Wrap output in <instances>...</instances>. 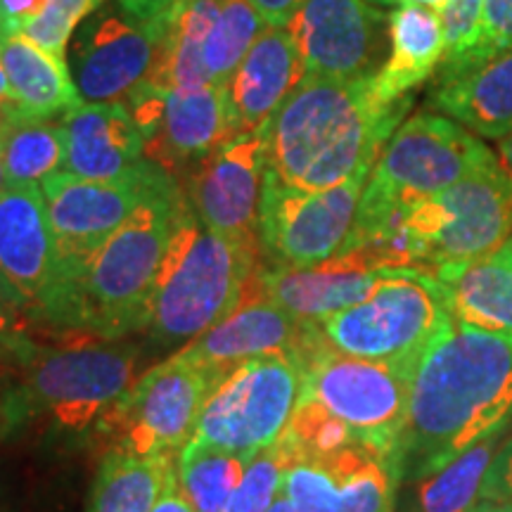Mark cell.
<instances>
[{
    "label": "cell",
    "mask_w": 512,
    "mask_h": 512,
    "mask_svg": "<svg viewBox=\"0 0 512 512\" xmlns=\"http://www.w3.org/2000/svg\"><path fill=\"white\" fill-rule=\"evenodd\" d=\"M169 178H174L169 171L145 159L131 174L114 181H88L67 171H57L41 181L57 247V280L38 323H43L57 294L79 278L88 259Z\"/></svg>",
    "instance_id": "30bf717a"
},
{
    "label": "cell",
    "mask_w": 512,
    "mask_h": 512,
    "mask_svg": "<svg viewBox=\"0 0 512 512\" xmlns=\"http://www.w3.org/2000/svg\"><path fill=\"white\" fill-rule=\"evenodd\" d=\"M512 420V337L451 325L420 356L399 444L401 479H422Z\"/></svg>",
    "instance_id": "6da1fadb"
},
{
    "label": "cell",
    "mask_w": 512,
    "mask_h": 512,
    "mask_svg": "<svg viewBox=\"0 0 512 512\" xmlns=\"http://www.w3.org/2000/svg\"><path fill=\"white\" fill-rule=\"evenodd\" d=\"M124 102L145 138V159L174 178L235 138L228 86L171 91L145 81Z\"/></svg>",
    "instance_id": "9a60e30c"
},
{
    "label": "cell",
    "mask_w": 512,
    "mask_h": 512,
    "mask_svg": "<svg viewBox=\"0 0 512 512\" xmlns=\"http://www.w3.org/2000/svg\"><path fill=\"white\" fill-rule=\"evenodd\" d=\"M498 159L458 121L418 112L403 121L377 157L358 204L354 242L368 240L406 209L465 181Z\"/></svg>",
    "instance_id": "5b68a950"
},
{
    "label": "cell",
    "mask_w": 512,
    "mask_h": 512,
    "mask_svg": "<svg viewBox=\"0 0 512 512\" xmlns=\"http://www.w3.org/2000/svg\"><path fill=\"white\" fill-rule=\"evenodd\" d=\"M183 202L176 178L159 185L57 294L43 325L102 339L147 330L157 275Z\"/></svg>",
    "instance_id": "3957f363"
},
{
    "label": "cell",
    "mask_w": 512,
    "mask_h": 512,
    "mask_svg": "<svg viewBox=\"0 0 512 512\" xmlns=\"http://www.w3.org/2000/svg\"><path fill=\"white\" fill-rule=\"evenodd\" d=\"M373 79L299 83L268 124V178L318 192L373 171L413 105L411 95L382 102Z\"/></svg>",
    "instance_id": "7a4b0ae2"
},
{
    "label": "cell",
    "mask_w": 512,
    "mask_h": 512,
    "mask_svg": "<svg viewBox=\"0 0 512 512\" xmlns=\"http://www.w3.org/2000/svg\"><path fill=\"white\" fill-rule=\"evenodd\" d=\"M57 280V247L41 183L0 192V287L19 316L41 320Z\"/></svg>",
    "instance_id": "d6986e66"
},
{
    "label": "cell",
    "mask_w": 512,
    "mask_h": 512,
    "mask_svg": "<svg viewBox=\"0 0 512 512\" xmlns=\"http://www.w3.org/2000/svg\"><path fill=\"white\" fill-rule=\"evenodd\" d=\"M475 512H512L510 505H479Z\"/></svg>",
    "instance_id": "681fc988"
},
{
    "label": "cell",
    "mask_w": 512,
    "mask_h": 512,
    "mask_svg": "<svg viewBox=\"0 0 512 512\" xmlns=\"http://www.w3.org/2000/svg\"><path fill=\"white\" fill-rule=\"evenodd\" d=\"M264 29V19L249 0H221L219 19L207 48V69L214 86H228Z\"/></svg>",
    "instance_id": "d6a6232c"
},
{
    "label": "cell",
    "mask_w": 512,
    "mask_h": 512,
    "mask_svg": "<svg viewBox=\"0 0 512 512\" xmlns=\"http://www.w3.org/2000/svg\"><path fill=\"white\" fill-rule=\"evenodd\" d=\"M219 10L221 0H178L164 17L162 46L147 83L171 91L214 86L207 69V48Z\"/></svg>",
    "instance_id": "83f0119b"
},
{
    "label": "cell",
    "mask_w": 512,
    "mask_h": 512,
    "mask_svg": "<svg viewBox=\"0 0 512 512\" xmlns=\"http://www.w3.org/2000/svg\"><path fill=\"white\" fill-rule=\"evenodd\" d=\"M105 0H46L41 15L24 24L19 34L34 41L46 53L67 60V46L74 31L86 17H91Z\"/></svg>",
    "instance_id": "8d00e7d4"
},
{
    "label": "cell",
    "mask_w": 512,
    "mask_h": 512,
    "mask_svg": "<svg viewBox=\"0 0 512 512\" xmlns=\"http://www.w3.org/2000/svg\"><path fill=\"white\" fill-rule=\"evenodd\" d=\"M10 83H8V76H5V67H3V60H0V107H8L10 105Z\"/></svg>",
    "instance_id": "7dc6e473"
},
{
    "label": "cell",
    "mask_w": 512,
    "mask_h": 512,
    "mask_svg": "<svg viewBox=\"0 0 512 512\" xmlns=\"http://www.w3.org/2000/svg\"><path fill=\"white\" fill-rule=\"evenodd\" d=\"M370 174L363 171L318 192L285 188L266 174L259 233L271 264L306 268L342 254L354 238L358 204Z\"/></svg>",
    "instance_id": "4fadbf2b"
},
{
    "label": "cell",
    "mask_w": 512,
    "mask_h": 512,
    "mask_svg": "<svg viewBox=\"0 0 512 512\" xmlns=\"http://www.w3.org/2000/svg\"><path fill=\"white\" fill-rule=\"evenodd\" d=\"M451 320L444 292L432 275L418 268H389L366 299L318 325L330 347L342 354L418 366Z\"/></svg>",
    "instance_id": "ba28073f"
},
{
    "label": "cell",
    "mask_w": 512,
    "mask_h": 512,
    "mask_svg": "<svg viewBox=\"0 0 512 512\" xmlns=\"http://www.w3.org/2000/svg\"><path fill=\"white\" fill-rule=\"evenodd\" d=\"M510 242H512V238H510Z\"/></svg>",
    "instance_id": "11a10c76"
},
{
    "label": "cell",
    "mask_w": 512,
    "mask_h": 512,
    "mask_svg": "<svg viewBox=\"0 0 512 512\" xmlns=\"http://www.w3.org/2000/svg\"><path fill=\"white\" fill-rule=\"evenodd\" d=\"M0 422H5V420H3V413H0Z\"/></svg>",
    "instance_id": "db71d44e"
},
{
    "label": "cell",
    "mask_w": 512,
    "mask_h": 512,
    "mask_svg": "<svg viewBox=\"0 0 512 512\" xmlns=\"http://www.w3.org/2000/svg\"><path fill=\"white\" fill-rule=\"evenodd\" d=\"M0 133H3V107H0Z\"/></svg>",
    "instance_id": "f5cc1de1"
},
{
    "label": "cell",
    "mask_w": 512,
    "mask_h": 512,
    "mask_svg": "<svg viewBox=\"0 0 512 512\" xmlns=\"http://www.w3.org/2000/svg\"><path fill=\"white\" fill-rule=\"evenodd\" d=\"M43 8L46 0H0V31H22Z\"/></svg>",
    "instance_id": "ab89813d"
},
{
    "label": "cell",
    "mask_w": 512,
    "mask_h": 512,
    "mask_svg": "<svg viewBox=\"0 0 512 512\" xmlns=\"http://www.w3.org/2000/svg\"><path fill=\"white\" fill-rule=\"evenodd\" d=\"M508 50H512V0H484L475 46L460 55L456 62L441 64L437 81L472 72Z\"/></svg>",
    "instance_id": "d590c367"
},
{
    "label": "cell",
    "mask_w": 512,
    "mask_h": 512,
    "mask_svg": "<svg viewBox=\"0 0 512 512\" xmlns=\"http://www.w3.org/2000/svg\"><path fill=\"white\" fill-rule=\"evenodd\" d=\"M370 3H380V5H394V3H399V0H370Z\"/></svg>",
    "instance_id": "816d5d0a"
},
{
    "label": "cell",
    "mask_w": 512,
    "mask_h": 512,
    "mask_svg": "<svg viewBox=\"0 0 512 512\" xmlns=\"http://www.w3.org/2000/svg\"><path fill=\"white\" fill-rule=\"evenodd\" d=\"M27 354V373L5 399V427L36 415H50L67 430H86L133 387L138 349L119 339L83 335L50 349L19 347Z\"/></svg>",
    "instance_id": "8992f818"
},
{
    "label": "cell",
    "mask_w": 512,
    "mask_h": 512,
    "mask_svg": "<svg viewBox=\"0 0 512 512\" xmlns=\"http://www.w3.org/2000/svg\"><path fill=\"white\" fill-rule=\"evenodd\" d=\"M8 188V178H5V169H3V162H0V192Z\"/></svg>",
    "instance_id": "f907efd6"
},
{
    "label": "cell",
    "mask_w": 512,
    "mask_h": 512,
    "mask_svg": "<svg viewBox=\"0 0 512 512\" xmlns=\"http://www.w3.org/2000/svg\"><path fill=\"white\" fill-rule=\"evenodd\" d=\"M249 458L188 441L174 460L176 482L197 512H223L245 477Z\"/></svg>",
    "instance_id": "1f68e13d"
},
{
    "label": "cell",
    "mask_w": 512,
    "mask_h": 512,
    "mask_svg": "<svg viewBox=\"0 0 512 512\" xmlns=\"http://www.w3.org/2000/svg\"><path fill=\"white\" fill-rule=\"evenodd\" d=\"M176 456H136L112 448L93 482L88 512H152L162 496Z\"/></svg>",
    "instance_id": "f1b7e54d"
},
{
    "label": "cell",
    "mask_w": 512,
    "mask_h": 512,
    "mask_svg": "<svg viewBox=\"0 0 512 512\" xmlns=\"http://www.w3.org/2000/svg\"><path fill=\"white\" fill-rule=\"evenodd\" d=\"M399 460L356 441L332 456L292 463L283 496L299 512H394Z\"/></svg>",
    "instance_id": "ffe728a7"
},
{
    "label": "cell",
    "mask_w": 512,
    "mask_h": 512,
    "mask_svg": "<svg viewBox=\"0 0 512 512\" xmlns=\"http://www.w3.org/2000/svg\"><path fill=\"white\" fill-rule=\"evenodd\" d=\"M117 3L136 17L152 22V19H162L169 15V10L174 8L178 0H117Z\"/></svg>",
    "instance_id": "7bdbcfd3"
},
{
    "label": "cell",
    "mask_w": 512,
    "mask_h": 512,
    "mask_svg": "<svg viewBox=\"0 0 512 512\" xmlns=\"http://www.w3.org/2000/svg\"><path fill=\"white\" fill-rule=\"evenodd\" d=\"M382 271H389V266L380 254L366 245H354L316 266H264L261 292L292 316L323 323L366 299Z\"/></svg>",
    "instance_id": "44dd1931"
},
{
    "label": "cell",
    "mask_w": 512,
    "mask_h": 512,
    "mask_svg": "<svg viewBox=\"0 0 512 512\" xmlns=\"http://www.w3.org/2000/svg\"><path fill=\"white\" fill-rule=\"evenodd\" d=\"M484 0H451V5L441 12V27H444V57L441 64L456 62L460 55L475 46L479 24H482Z\"/></svg>",
    "instance_id": "74e56055"
},
{
    "label": "cell",
    "mask_w": 512,
    "mask_h": 512,
    "mask_svg": "<svg viewBox=\"0 0 512 512\" xmlns=\"http://www.w3.org/2000/svg\"><path fill=\"white\" fill-rule=\"evenodd\" d=\"M498 159H501L503 169L512 174V133L508 138H503L501 145H498Z\"/></svg>",
    "instance_id": "bcb514c9"
},
{
    "label": "cell",
    "mask_w": 512,
    "mask_h": 512,
    "mask_svg": "<svg viewBox=\"0 0 512 512\" xmlns=\"http://www.w3.org/2000/svg\"><path fill=\"white\" fill-rule=\"evenodd\" d=\"M152 512H197L188 501H185L181 489H178L174 470H171L169 482H166L162 496H159V501L155 508H152Z\"/></svg>",
    "instance_id": "ee69618b"
},
{
    "label": "cell",
    "mask_w": 512,
    "mask_h": 512,
    "mask_svg": "<svg viewBox=\"0 0 512 512\" xmlns=\"http://www.w3.org/2000/svg\"><path fill=\"white\" fill-rule=\"evenodd\" d=\"M413 373L411 363L349 356L325 339L304 363V396L328 408L358 439L399 460Z\"/></svg>",
    "instance_id": "8fae6325"
},
{
    "label": "cell",
    "mask_w": 512,
    "mask_h": 512,
    "mask_svg": "<svg viewBox=\"0 0 512 512\" xmlns=\"http://www.w3.org/2000/svg\"><path fill=\"white\" fill-rule=\"evenodd\" d=\"M290 467V456L280 444L264 448L249 460L245 477L223 512H268L273 503L283 496L285 472Z\"/></svg>",
    "instance_id": "e575fe53"
},
{
    "label": "cell",
    "mask_w": 512,
    "mask_h": 512,
    "mask_svg": "<svg viewBox=\"0 0 512 512\" xmlns=\"http://www.w3.org/2000/svg\"><path fill=\"white\" fill-rule=\"evenodd\" d=\"M22 328H24V318L19 316L15 304L10 302L8 294H5L3 287H0V344H5V347H12V349L22 347L24 344Z\"/></svg>",
    "instance_id": "b9f144b4"
},
{
    "label": "cell",
    "mask_w": 512,
    "mask_h": 512,
    "mask_svg": "<svg viewBox=\"0 0 512 512\" xmlns=\"http://www.w3.org/2000/svg\"><path fill=\"white\" fill-rule=\"evenodd\" d=\"M164 17L140 19L121 8L117 0H105L74 31L67 48V64L76 91L88 102L126 100L140 83L150 79L159 46Z\"/></svg>",
    "instance_id": "5bb4252c"
},
{
    "label": "cell",
    "mask_w": 512,
    "mask_h": 512,
    "mask_svg": "<svg viewBox=\"0 0 512 512\" xmlns=\"http://www.w3.org/2000/svg\"><path fill=\"white\" fill-rule=\"evenodd\" d=\"M287 29L304 79H370L389 46V19L370 0H306Z\"/></svg>",
    "instance_id": "ac0fdd59"
},
{
    "label": "cell",
    "mask_w": 512,
    "mask_h": 512,
    "mask_svg": "<svg viewBox=\"0 0 512 512\" xmlns=\"http://www.w3.org/2000/svg\"><path fill=\"white\" fill-rule=\"evenodd\" d=\"M401 5H420V8H427L432 12H437V15H441L448 5H451V0H399Z\"/></svg>",
    "instance_id": "f6af8a7d"
},
{
    "label": "cell",
    "mask_w": 512,
    "mask_h": 512,
    "mask_svg": "<svg viewBox=\"0 0 512 512\" xmlns=\"http://www.w3.org/2000/svg\"><path fill=\"white\" fill-rule=\"evenodd\" d=\"M268 124L254 133H242L228 140L188 171L183 188L185 200L202 226L214 233L233 240L261 242Z\"/></svg>",
    "instance_id": "e0dca14e"
},
{
    "label": "cell",
    "mask_w": 512,
    "mask_h": 512,
    "mask_svg": "<svg viewBox=\"0 0 512 512\" xmlns=\"http://www.w3.org/2000/svg\"><path fill=\"white\" fill-rule=\"evenodd\" d=\"M261 261V242L214 233L185 200L157 275L147 323L152 342L162 349H183L221 323L238 309L249 280L264 268Z\"/></svg>",
    "instance_id": "277c9868"
},
{
    "label": "cell",
    "mask_w": 512,
    "mask_h": 512,
    "mask_svg": "<svg viewBox=\"0 0 512 512\" xmlns=\"http://www.w3.org/2000/svg\"><path fill=\"white\" fill-rule=\"evenodd\" d=\"M266 27H287L306 0H249Z\"/></svg>",
    "instance_id": "60d3db41"
},
{
    "label": "cell",
    "mask_w": 512,
    "mask_h": 512,
    "mask_svg": "<svg viewBox=\"0 0 512 512\" xmlns=\"http://www.w3.org/2000/svg\"><path fill=\"white\" fill-rule=\"evenodd\" d=\"M482 505H510L512 508V437L503 441L491 460L482 491Z\"/></svg>",
    "instance_id": "f35d334b"
},
{
    "label": "cell",
    "mask_w": 512,
    "mask_h": 512,
    "mask_svg": "<svg viewBox=\"0 0 512 512\" xmlns=\"http://www.w3.org/2000/svg\"><path fill=\"white\" fill-rule=\"evenodd\" d=\"M444 27L437 12L401 5L389 17V57L375 74L373 86L382 102H396L427 81L444 57Z\"/></svg>",
    "instance_id": "4316f807"
},
{
    "label": "cell",
    "mask_w": 512,
    "mask_h": 512,
    "mask_svg": "<svg viewBox=\"0 0 512 512\" xmlns=\"http://www.w3.org/2000/svg\"><path fill=\"white\" fill-rule=\"evenodd\" d=\"M356 441L361 439L351 432V427L335 418L318 401L306 399V396H302L290 425L280 437V444L290 456V465L332 456V453L342 451Z\"/></svg>",
    "instance_id": "836d02e7"
},
{
    "label": "cell",
    "mask_w": 512,
    "mask_h": 512,
    "mask_svg": "<svg viewBox=\"0 0 512 512\" xmlns=\"http://www.w3.org/2000/svg\"><path fill=\"white\" fill-rule=\"evenodd\" d=\"M413 268L434 275L501 249L512 238V174L494 162L403 211Z\"/></svg>",
    "instance_id": "52a82bcc"
},
{
    "label": "cell",
    "mask_w": 512,
    "mask_h": 512,
    "mask_svg": "<svg viewBox=\"0 0 512 512\" xmlns=\"http://www.w3.org/2000/svg\"><path fill=\"white\" fill-rule=\"evenodd\" d=\"M62 171L88 181H114L145 162V138L124 100L83 102L60 119Z\"/></svg>",
    "instance_id": "7402d4cb"
},
{
    "label": "cell",
    "mask_w": 512,
    "mask_h": 512,
    "mask_svg": "<svg viewBox=\"0 0 512 512\" xmlns=\"http://www.w3.org/2000/svg\"><path fill=\"white\" fill-rule=\"evenodd\" d=\"M430 105L482 138L512 133V50L472 72L437 81Z\"/></svg>",
    "instance_id": "484cf974"
},
{
    "label": "cell",
    "mask_w": 512,
    "mask_h": 512,
    "mask_svg": "<svg viewBox=\"0 0 512 512\" xmlns=\"http://www.w3.org/2000/svg\"><path fill=\"white\" fill-rule=\"evenodd\" d=\"M0 60L10 83L8 110L31 121H60L83 105L67 60L46 53L19 31H0Z\"/></svg>",
    "instance_id": "cb8c5ba5"
},
{
    "label": "cell",
    "mask_w": 512,
    "mask_h": 512,
    "mask_svg": "<svg viewBox=\"0 0 512 512\" xmlns=\"http://www.w3.org/2000/svg\"><path fill=\"white\" fill-rule=\"evenodd\" d=\"M0 162L8 185L41 183L64 166V131L60 121H31L3 107Z\"/></svg>",
    "instance_id": "4dcf8cb0"
},
{
    "label": "cell",
    "mask_w": 512,
    "mask_h": 512,
    "mask_svg": "<svg viewBox=\"0 0 512 512\" xmlns=\"http://www.w3.org/2000/svg\"><path fill=\"white\" fill-rule=\"evenodd\" d=\"M323 342L318 323L292 316L264 297L259 271L249 280L238 309L176 354L202 366L216 384L230 370L261 356H290L304 368Z\"/></svg>",
    "instance_id": "2e32d148"
},
{
    "label": "cell",
    "mask_w": 512,
    "mask_h": 512,
    "mask_svg": "<svg viewBox=\"0 0 512 512\" xmlns=\"http://www.w3.org/2000/svg\"><path fill=\"white\" fill-rule=\"evenodd\" d=\"M437 280L458 323L512 337V242L498 252L441 268Z\"/></svg>",
    "instance_id": "d4e9b609"
},
{
    "label": "cell",
    "mask_w": 512,
    "mask_h": 512,
    "mask_svg": "<svg viewBox=\"0 0 512 512\" xmlns=\"http://www.w3.org/2000/svg\"><path fill=\"white\" fill-rule=\"evenodd\" d=\"M211 387L214 380L207 370L174 354L107 408L98 432L110 437L114 448L136 456H174L195 434Z\"/></svg>",
    "instance_id": "7c38bea8"
},
{
    "label": "cell",
    "mask_w": 512,
    "mask_h": 512,
    "mask_svg": "<svg viewBox=\"0 0 512 512\" xmlns=\"http://www.w3.org/2000/svg\"><path fill=\"white\" fill-rule=\"evenodd\" d=\"M304 368L290 356L247 361L211 387L190 441L252 460L283 437L304 396Z\"/></svg>",
    "instance_id": "9c48e42d"
},
{
    "label": "cell",
    "mask_w": 512,
    "mask_h": 512,
    "mask_svg": "<svg viewBox=\"0 0 512 512\" xmlns=\"http://www.w3.org/2000/svg\"><path fill=\"white\" fill-rule=\"evenodd\" d=\"M268 512H299L297 508H294V505L290 503V501H287V498L285 496H280L278 498V501H275L273 503V508L271 510H268Z\"/></svg>",
    "instance_id": "c3c4849f"
},
{
    "label": "cell",
    "mask_w": 512,
    "mask_h": 512,
    "mask_svg": "<svg viewBox=\"0 0 512 512\" xmlns=\"http://www.w3.org/2000/svg\"><path fill=\"white\" fill-rule=\"evenodd\" d=\"M501 444L503 432L491 434L441 470L418 479L408 512H475L482 505L486 472Z\"/></svg>",
    "instance_id": "f546056e"
},
{
    "label": "cell",
    "mask_w": 512,
    "mask_h": 512,
    "mask_svg": "<svg viewBox=\"0 0 512 512\" xmlns=\"http://www.w3.org/2000/svg\"><path fill=\"white\" fill-rule=\"evenodd\" d=\"M304 81V62L287 27H266L228 83L235 136L264 128Z\"/></svg>",
    "instance_id": "603a6c76"
}]
</instances>
